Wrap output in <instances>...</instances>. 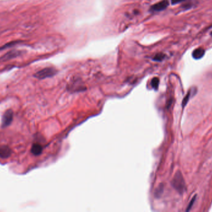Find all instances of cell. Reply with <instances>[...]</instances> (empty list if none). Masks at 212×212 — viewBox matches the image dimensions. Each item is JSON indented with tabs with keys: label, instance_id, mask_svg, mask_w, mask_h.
Instances as JSON below:
<instances>
[{
	"label": "cell",
	"instance_id": "1",
	"mask_svg": "<svg viewBox=\"0 0 212 212\" xmlns=\"http://www.w3.org/2000/svg\"><path fill=\"white\" fill-rule=\"evenodd\" d=\"M172 185L180 194L182 195L186 190L185 182L180 171H178L172 181Z\"/></svg>",
	"mask_w": 212,
	"mask_h": 212
},
{
	"label": "cell",
	"instance_id": "2",
	"mask_svg": "<svg viewBox=\"0 0 212 212\" xmlns=\"http://www.w3.org/2000/svg\"><path fill=\"white\" fill-rule=\"evenodd\" d=\"M56 70L55 68L52 67H47L37 72L34 75V76L39 79H44L46 78L53 77L56 74Z\"/></svg>",
	"mask_w": 212,
	"mask_h": 212
},
{
	"label": "cell",
	"instance_id": "3",
	"mask_svg": "<svg viewBox=\"0 0 212 212\" xmlns=\"http://www.w3.org/2000/svg\"><path fill=\"white\" fill-rule=\"evenodd\" d=\"M13 111L11 110L6 111L3 116L2 126L3 128H5V127L9 126L11 123L12 121H13Z\"/></svg>",
	"mask_w": 212,
	"mask_h": 212
},
{
	"label": "cell",
	"instance_id": "4",
	"mask_svg": "<svg viewBox=\"0 0 212 212\" xmlns=\"http://www.w3.org/2000/svg\"><path fill=\"white\" fill-rule=\"evenodd\" d=\"M169 6L168 0H162V1L158 2L154 5H153L151 9L153 11H161L166 8Z\"/></svg>",
	"mask_w": 212,
	"mask_h": 212
},
{
	"label": "cell",
	"instance_id": "5",
	"mask_svg": "<svg viewBox=\"0 0 212 212\" xmlns=\"http://www.w3.org/2000/svg\"><path fill=\"white\" fill-rule=\"evenodd\" d=\"M20 53H21L20 51H9L0 58V61L5 62V61H9L10 59H12V58L19 56L20 55Z\"/></svg>",
	"mask_w": 212,
	"mask_h": 212
},
{
	"label": "cell",
	"instance_id": "6",
	"mask_svg": "<svg viewBox=\"0 0 212 212\" xmlns=\"http://www.w3.org/2000/svg\"><path fill=\"white\" fill-rule=\"evenodd\" d=\"M11 149L6 146H3L0 147V157L1 158H8L11 155Z\"/></svg>",
	"mask_w": 212,
	"mask_h": 212
},
{
	"label": "cell",
	"instance_id": "7",
	"mask_svg": "<svg viewBox=\"0 0 212 212\" xmlns=\"http://www.w3.org/2000/svg\"><path fill=\"white\" fill-rule=\"evenodd\" d=\"M205 51L202 49V48H197L194 50V51L192 53V57L195 58V59H200V58H202L204 55H205Z\"/></svg>",
	"mask_w": 212,
	"mask_h": 212
},
{
	"label": "cell",
	"instance_id": "8",
	"mask_svg": "<svg viewBox=\"0 0 212 212\" xmlns=\"http://www.w3.org/2000/svg\"><path fill=\"white\" fill-rule=\"evenodd\" d=\"M42 147L39 144H34L31 148V152L35 156L40 155L42 152Z\"/></svg>",
	"mask_w": 212,
	"mask_h": 212
},
{
	"label": "cell",
	"instance_id": "9",
	"mask_svg": "<svg viewBox=\"0 0 212 212\" xmlns=\"http://www.w3.org/2000/svg\"><path fill=\"white\" fill-rule=\"evenodd\" d=\"M192 88L189 91H188L187 93V95L185 97V98H184L183 101H182V107L184 108L185 107V106L187 104V103H188V100H189L190 99V97H191V93H192Z\"/></svg>",
	"mask_w": 212,
	"mask_h": 212
},
{
	"label": "cell",
	"instance_id": "10",
	"mask_svg": "<svg viewBox=\"0 0 212 212\" xmlns=\"http://www.w3.org/2000/svg\"><path fill=\"white\" fill-rule=\"evenodd\" d=\"M159 80L157 77H155L154 78H153L151 82V84L153 88H154L155 89H158V86H159Z\"/></svg>",
	"mask_w": 212,
	"mask_h": 212
},
{
	"label": "cell",
	"instance_id": "11",
	"mask_svg": "<svg viewBox=\"0 0 212 212\" xmlns=\"http://www.w3.org/2000/svg\"><path fill=\"white\" fill-rule=\"evenodd\" d=\"M165 56H166V55L164 54L163 53H158L153 57V60L155 61H162L165 58Z\"/></svg>",
	"mask_w": 212,
	"mask_h": 212
},
{
	"label": "cell",
	"instance_id": "12",
	"mask_svg": "<svg viewBox=\"0 0 212 212\" xmlns=\"http://www.w3.org/2000/svg\"><path fill=\"white\" fill-rule=\"evenodd\" d=\"M195 199H196V196L194 197L191 200V201L190 202L189 204H188V207H187V209H186V211H189V210L191 209V208L192 207L193 205L194 204V202H195Z\"/></svg>",
	"mask_w": 212,
	"mask_h": 212
},
{
	"label": "cell",
	"instance_id": "13",
	"mask_svg": "<svg viewBox=\"0 0 212 212\" xmlns=\"http://www.w3.org/2000/svg\"><path fill=\"white\" fill-rule=\"evenodd\" d=\"M162 192H163V187H158L157 190L155 191L156 196L159 197L161 195V194L162 193Z\"/></svg>",
	"mask_w": 212,
	"mask_h": 212
},
{
	"label": "cell",
	"instance_id": "14",
	"mask_svg": "<svg viewBox=\"0 0 212 212\" xmlns=\"http://www.w3.org/2000/svg\"><path fill=\"white\" fill-rule=\"evenodd\" d=\"M184 1H185V0H171V3L172 5H176V4L180 3Z\"/></svg>",
	"mask_w": 212,
	"mask_h": 212
},
{
	"label": "cell",
	"instance_id": "15",
	"mask_svg": "<svg viewBox=\"0 0 212 212\" xmlns=\"http://www.w3.org/2000/svg\"><path fill=\"white\" fill-rule=\"evenodd\" d=\"M210 35H211V36H212V32H211V33H210Z\"/></svg>",
	"mask_w": 212,
	"mask_h": 212
}]
</instances>
